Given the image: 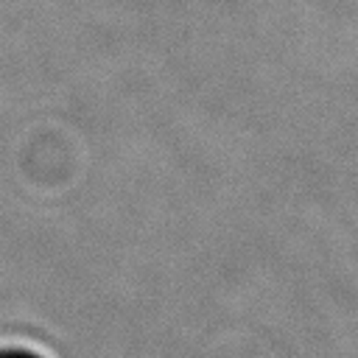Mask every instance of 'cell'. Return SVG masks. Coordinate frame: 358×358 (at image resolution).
I'll list each match as a JSON object with an SVG mask.
<instances>
[{
	"instance_id": "1",
	"label": "cell",
	"mask_w": 358,
	"mask_h": 358,
	"mask_svg": "<svg viewBox=\"0 0 358 358\" xmlns=\"http://www.w3.org/2000/svg\"><path fill=\"white\" fill-rule=\"evenodd\" d=\"M0 358H34V355H25V352H0Z\"/></svg>"
}]
</instances>
